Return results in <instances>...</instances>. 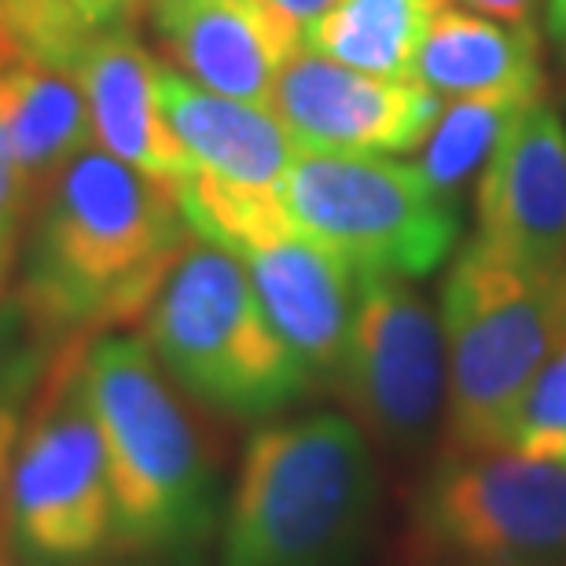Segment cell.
<instances>
[{"label":"cell","mask_w":566,"mask_h":566,"mask_svg":"<svg viewBox=\"0 0 566 566\" xmlns=\"http://www.w3.org/2000/svg\"><path fill=\"white\" fill-rule=\"evenodd\" d=\"M235 258L251 273L258 298L283 343L298 354L313 379L335 387L357 305L354 269L310 240L298 224L265 235Z\"/></svg>","instance_id":"cell-13"},{"label":"cell","mask_w":566,"mask_h":566,"mask_svg":"<svg viewBox=\"0 0 566 566\" xmlns=\"http://www.w3.org/2000/svg\"><path fill=\"white\" fill-rule=\"evenodd\" d=\"M446 449H504L530 382L566 335V265L530 269L479 235L441 283Z\"/></svg>","instance_id":"cell-5"},{"label":"cell","mask_w":566,"mask_h":566,"mask_svg":"<svg viewBox=\"0 0 566 566\" xmlns=\"http://www.w3.org/2000/svg\"><path fill=\"white\" fill-rule=\"evenodd\" d=\"M144 343L191 401L232 420L280 416L316 382L269 321L240 258L199 235L147 305Z\"/></svg>","instance_id":"cell-4"},{"label":"cell","mask_w":566,"mask_h":566,"mask_svg":"<svg viewBox=\"0 0 566 566\" xmlns=\"http://www.w3.org/2000/svg\"><path fill=\"white\" fill-rule=\"evenodd\" d=\"M22 63H30V49H27V41H22L15 19L0 8V77H8Z\"/></svg>","instance_id":"cell-26"},{"label":"cell","mask_w":566,"mask_h":566,"mask_svg":"<svg viewBox=\"0 0 566 566\" xmlns=\"http://www.w3.org/2000/svg\"><path fill=\"white\" fill-rule=\"evenodd\" d=\"M541 96H545V88H537V93L515 88V93H482V96L449 99L434 133L420 147V158H416L420 174L441 196L457 199L463 180L490 163L493 147L501 144L507 126Z\"/></svg>","instance_id":"cell-19"},{"label":"cell","mask_w":566,"mask_h":566,"mask_svg":"<svg viewBox=\"0 0 566 566\" xmlns=\"http://www.w3.org/2000/svg\"><path fill=\"white\" fill-rule=\"evenodd\" d=\"M88 338L55 346L11 460L0 537L22 566H96L115 548L107 441L85 379Z\"/></svg>","instance_id":"cell-6"},{"label":"cell","mask_w":566,"mask_h":566,"mask_svg":"<svg viewBox=\"0 0 566 566\" xmlns=\"http://www.w3.org/2000/svg\"><path fill=\"white\" fill-rule=\"evenodd\" d=\"M479 240L530 269L566 265V122L545 96L518 115L482 166Z\"/></svg>","instance_id":"cell-11"},{"label":"cell","mask_w":566,"mask_h":566,"mask_svg":"<svg viewBox=\"0 0 566 566\" xmlns=\"http://www.w3.org/2000/svg\"><path fill=\"white\" fill-rule=\"evenodd\" d=\"M449 0H343L305 30V49L354 71L412 82L430 22Z\"/></svg>","instance_id":"cell-18"},{"label":"cell","mask_w":566,"mask_h":566,"mask_svg":"<svg viewBox=\"0 0 566 566\" xmlns=\"http://www.w3.org/2000/svg\"><path fill=\"white\" fill-rule=\"evenodd\" d=\"M49 365V360H44ZM44 365L33 349H19V354H0V504H4L11 460H15L22 427H27L33 394L44 376Z\"/></svg>","instance_id":"cell-22"},{"label":"cell","mask_w":566,"mask_h":566,"mask_svg":"<svg viewBox=\"0 0 566 566\" xmlns=\"http://www.w3.org/2000/svg\"><path fill=\"white\" fill-rule=\"evenodd\" d=\"M504 449L518 452V457L566 463V335L541 365L537 379L530 382L504 434Z\"/></svg>","instance_id":"cell-20"},{"label":"cell","mask_w":566,"mask_h":566,"mask_svg":"<svg viewBox=\"0 0 566 566\" xmlns=\"http://www.w3.org/2000/svg\"><path fill=\"white\" fill-rule=\"evenodd\" d=\"M0 126L33 191V210L63 169L96 144L82 77L66 63L30 60L0 77Z\"/></svg>","instance_id":"cell-16"},{"label":"cell","mask_w":566,"mask_h":566,"mask_svg":"<svg viewBox=\"0 0 566 566\" xmlns=\"http://www.w3.org/2000/svg\"><path fill=\"white\" fill-rule=\"evenodd\" d=\"M93 111L96 144L147 177L180 180L196 174L163 107V63L144 49L133 22L93 30L74 63Z\"/></svg>","instance_id":"cell-14"},{"label":"cell","mask_w":566,"mask_h":566,"mask_svg":"<svg viewBox=\"0 0 566 566\" xmlns=\"http://www.w3.org/2000/svg\"><path fill=\"white\" fill-rule=\"evenodd\" d=\"M0 566H22V563H11V559H4V556H0Z\"/></svg>","instance_id":"cell-31"},{"label":"cell","mask_w":566,"mask_h":566,"mask_svg":"<svg viewBox=\"0 0 566 566\" xmlns=\"http://www.w3.org/2000/svg\"><path fill=\"white\" fill-rule=\"evenodd\" d=\"M77 15L85 19L88 30L118 27V22H133L144 11L147 0H71Z\"/></svg>","instance_id":"cell-24"},{"label":"cell","mask_w":566,"mask_h":566,"mask_svg":"<svg viewBox=\"0 0 566 566\" xmlns=\"http://www.w3.org/2000/svg\"><path fill=\"white\" fill-rule=\"evenodd\" d=\"M376 507V452L349 416L265 423L224 501L218 566H349Z\"/></svg>","instance_id":"cell-3"},{"label":"cell","mask_w":566,"mask_h":566,"mask_svg":"<svg viewBox=\"0 0 566 566\" xmlns=\"http://www.w3.org/2000/svg\"><path fill=\"white\" fill-rule=\"evenodd\" d=\"M0 8L15 19L30 60L38 63L74 66L77 52L85 49L88 33H93L71 0H0Z\"/></svg>","instance_id":"cell-21"},{"label":"cell","mask_w":566,"mask_h":566,"mask_svg":"<svg viewBox=\"0 0 566 566\" xmlns=\"http://www.w3.org/2000/svg\"><path fill=\"white\" fill-rule=\"evenodd\" d=\"M163 107L177 140L191 155L196 177L235 191L283 196V177L298 147L273 107L218 96L174 66H163Z\"/></svg>","instance_id":"cell-15"},{"label":"cell","mask_w":566,"mask_h":566,"mask_svg":"<svg viewBox=\"0 0 566 566\" xmlns=\"http://www.w3.org/2000/svg\"><path fill=\"white\" fill-rule=\"evenodd\" d=\"M188 4H199V0H147V11H151V19L158 15H169V11H177V8H188Z\"/></svg>","instance_id":"cell-29"},{"label":"cell","mask_w":566,"mask_h":566,"mask_svg":"<svg viewBox=\"0 0 566 566\" xmlns=\"http://www.w3.org/2000/svg\"><path fill=\"white\" fill-rule=\"evenodd\" d=\"M15 243L19 240H8V235H0V283H4L11 262H15Z\"/></svg>","instance_id":"cell-30"},{"label":"cell","mask_w":566,"mask_h":566,"mask_svg":"<svg viewBox=\"0 0 566 566\" xmlns=\"http://www.w3.org/2000/svg\"><path fill=\"white\" fill-rule=\"evenodd\" d=\"M446 338L412 280L357 276V305L335 390L371 446L412 452L446 416Z\"/></svg>","instance_id":"cell-9"},{"label":"cell","mask_w":566,"mask_h":566,"mask_svg":"<svg viewBox=\"0 0 566 566\" xmlns=\"http://www.w3.org/2000/svg\"><path fill=\"white\" fill-rule=\"evenodd\" d=\"M151 22L177 74L258 107L273 104L283 66L305 49V33L269 0H199Z\"/></svg>","instance_id":"cell-12"},{"label":"cell","mask_w":566,"mask_h":566,"mask_svg":"<svg viewBox=\"0 0 566 566\" xmlns=\"http://www.w3.org/2000/svg\"><path fill=\"white\" fill-rule=\"evenodd\" d=\"M269 4H273L283 19H291L294 27L305 33L316 19L327 15V11H332L335 4H343V0H269Z\"/></svg>","instance_id":"cell-27"},{"label":"cell","mask_w":566,"mask_h":566,"mask_svg":"<svg viewBox=\"0 0 566 566\" xmlns=\"http://www.w3.org/2000/svg\"><path fill=\"white\" fill-rule=\"evenodd\" d=\"M423 566H566V463L446 449L412 507Z\"/></svg>","instance_id":"cell-8"},{"label":"cell","mask_w":566,"mask_h":566,"mask_svg":"<svg viewBox=\"0 0 566 566\" xmlns=\"http://www.w3.org/2000/svg\"><path fill=\"white\" fill-rule=\"evenodd\" d=\"M30 210H33V191L27 180H22L15 155H11L8 133L0 126V235L19 240V229Z\"/></svg>","instance_id":"cell-23"},{"label":"cell","mask_w":566,"mask_h":566,"mask_svg":"<svg viewBox=\"0 0 566 566\" xmlns=\"http://www.w3.org/2000/svg\"><path fill=\"white\" fill-rule=\"evenodd\" d=\"M85 379L107 441L122 566H199L221 534V474L199 416L144 335H96Z\"/></svg>","instance_id":"cell-2"},{"label":"cell","mask_w":566,"mask_h":566,"mask_svg":"<svg viewBox=\"0 0 566 566\" xmlns=\"http://www.w3.org/2000/svg\"><path fill=\"white\" fill-rule=\"evenodd\" d=\"M412 82L449 99L515 93V88L537 93L545 88L537 30L485 19L468 8H452L449 0L430 22Z\"/></svg>","instance_id":"cell-17"},{"label":"cell","mask_w":566,"mask_h":566,"mask_svg":"<svg viewBox=\"0 0 566 566\" xmlns=\"http://www.w3.org/2000/svg\"><path fill=\"white\" fill-rule=\"evenodd\" d=\"M283 202L291 221L357 276L420 280L446 262L460 232L457 199L398 158L298 151Z\"/></svg>","instance_id":"cell-7"},{"label":"cell","mask_w":566,"mask_h":566,"mask_svg":"<svg viewBox=\"0 0 566 566\" xmlns=\"http://www.w3.org/2000/svg\"><path fill=\"white\" fill-rule=\"evenodd\" d=\"M269 107L298 151L349 158L420 151L446 111L420 82L376 77L310 49L283 66Z\"/></svg>","instance_id":"cell-10"},{"label":"cell","mask_w":566,"mask_h":566,"mask_svg":"<svg viewBox=\"0 0 566 566\" xmlns=\"http://www.w3.org/2000/svg\"><path fill=\"white\" fill-rule=\"evenodd\" d=\"M19 302L30 332L93 335L144 321L191 224L180 188L85 147L38 202Z\"/></svg>","instance_id":"cell-1"},{"label":"cell","mask_w":566,"mask_h":566,"mask_svg":"<svg viewBox=\"0 0 566 566\" xmlns=\"http://www.w3.org/2000/svg\"><path fill=\"white\" fill-rule=\"evenodd\" d=\"M468 11H479L485 19L512 22V27H534L541 0H460Z\"/></svg>","instance_id":"cell-25"},{"label":"cell","mask_w":566,"mask_h":566,"mask_svg":"<svg viewBox=\"0 0 566 566\" xmlns=\"http://www.w3.org/2000/svg\"><path fill=\"white\" fill-rule=\"evenodd\" d=\"M548 30L566 49V0H548Z\"/></svg>","instance_id":"cell-28"}]
</instances>
